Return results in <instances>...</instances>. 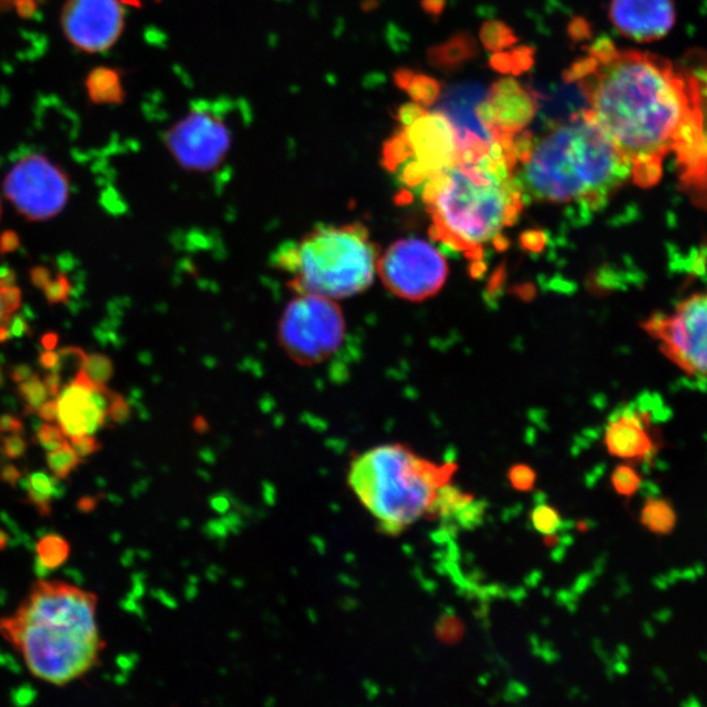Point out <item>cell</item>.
I'll list each match as a JSON object with an SVG mask.
<instances>
[{"label": "cell", "mask_w": 707, "mask_h": 707, "mask_svg": "<svg viewBox=\"0 0 707 707\" xmlns=\"http://www.w3.org/2000/svg\"><path fill=\"white\" fill-rule=\"evenodd\" d=\"M62 28L67 40L87 53L112 48L125 28L120 0H66Z\"/></svg>", "instance_id": "7c38bea8"}, {"label": "cell", "mask_w": 707, "mask_h": 707, "mask_svg": "<svg viewBox=\"0 0 707 707\" xmlns=\"http://www.w3.org/2000/svg\"><path fill=\"white\" fill-rule=\"evenodd\" d=\"M604 444L609 455L628 463H645L659 452V435L649 414L634 408L613 414L605 427Z\"/></svg>", "instance_id": "9a60e30c"}, {"label": "cell", "mask_w": 707, "mask_h": 707, "mask_svg": "<svg viewBox=\"0 0 707 707\" xmlns=\"http://www.w3.org/2000/svg\"><path fill=\"white\" fill-rule=\"evenodd\" d=\"M21 304V292L15 285L0 282V329L8 327Z\"/></svg>", "instance_id": "f546056e"}, {"label": "cell", "mask_w": 707, "mask_h": 707, "mask_svg": "<svg viewBox=\"0 0 707 707\" xmlns=\"http://www.w3.org/2000/svg\"><path fill=\"white\" fill-rule=\"evenodd\" d=\"M3 2H11V0H3ZM12 2H16L20 6V4H21V2H23V0H12Z\"/></svg>", "instance_id": "db71d44e"}, {"label": "cell", "mask_w": 707, "mask_h": 707, "mask_svg": "<svg viewBox=\"0 0 707 707\" xmlns=\"http://www.w3.org/2000/svg\"><path fill=\"white\" fill-rule=\"evenodd\" d=\"M88 95L97 104H121L125 99L121 76L109 67L92 71L87 79Z\"/></svg>", "instance_id": "ffe728a7"}, {"label": "cell", "mask_w": 707, "mask_h": 707, "mask_svg": "<svg viewBox=\"0 0 707 707\" xmlns=\"http://www.w3.org/2000/svg\"><path fill=\"white\" fill-rule=\"evenodd\" d=\"M28 450V443L21 434H10L4 436L2 440V454L7 459H20Z\"/></svg>", "instance_id": "e575fe53"}, {"label": "cell", "mask_w": 707, "mask_h": 707, "mask_svg": "<svg viewBox=\"0 0 707 707\" xmlns=\"http://www.w3.org/2000/svg\"><path fill=\"white\" fill-rule=\"evenodd\" d=\"M32 283L37 287V289L44 290L46 286L52 281V274H50L49 269L45 266H38L31 272Z\"/></svg>", "instance_id": "ee69618b"}, {"label": "cell", "mask_w": 707, "mask_h": 707, "mask_svg": "<svg viewBox=\"0 0 707 707\" xmlns=\"http://www.w3.org/2000/svg\"><path fill=\"white\" fill-rule=\"evenodd\" d=\"M33 375L32 368L27 366V364H19V366L14 367L11 372V378L15 383H23V381L31 378Z\"/></svg>", "instance_id": "c3c4849f"}, {"label": "cell", "mask_w": 707, "mask_h": 707, "mask_svg": "<svg viewBox=\"0 0 707 707\" xmlns=\"http://www.w3.org/2000/svg\"><path fill=\"white\" fill-rule=\"evenodd\" d=\"M36 413L38 414V417H40L41 419H44L45 422L57 421V416H58L57 399H55V397H52V399L46 400L44 402V404L38 406Z\"/></svg>", "instance_id": "60d3db41"}, {"label": "cell", "mask_w": 707, "mask_h": 707, "mask_svg": "<svg viewBox=\"0 0 707 707\" xmlns=\"http://www.w3.org/2000/svg\"><path fill=\"white\" fill-rule=\"evenodd\" d=\"M44 383L50 397H57L59 392H61V376H59L57 372H50L44 379Z\"/></svg>", "instance_id": "bcb514c9"}, {"label": "cell", "mask_w": 707, "mask_h": 707, "mask_svg": "<svg viewBox=\"0 0 707 707\" xmlns=\"http://www.w3.org/2000/svg\"><path fill=\"white\" fill-rule=\"evenodd\" d=\"M569 31L571 36L581 40V38H586L590 35V28H588L587 21L584 19H575L573 23L570 24Z\"/></svg>", "instance_id": "7dc6e473"}, {"label": "cell", "mask_w": 707, "mask_h": 707, "mask_svg": "<svg viewBox=\"0 0 707 707\" xmlns=\"http://www.w3.org/2000/svg\"><path fill=\"white\" fill-rule=\"evenodd\" d=\"M481 42L485 49L498 53L512 48L518 41L514 31L508 25L499 20L486 21L481 28Z\"/></svg>", "instance_id": "cb8c5ba5"}, {"label": "cell", "mask_w": 707, "mask_h": 707, "mask_svg": "<svg viewBox=\"0 0 707 707\" xmlns=\"http://www.w3.org/2000/svg\"><path fill=\"white\" fill-rule=\"evenodd\" d=\"M490 63L499 73L519 75L532 69L535 50L528 46H519L512 48L511 52H498L493 55Z\"/></svg>", "instance_id": "603a6c76"}, {"label": "cell", "mask_w": 707, "mask_h": 707, "mask_svg": "<svg viewBox=\"0 0 707 707\" xmlns=\"http://www.w3.org/2000/svg\"><path fill=\"white\" fill-rule=\"evenodd\" d=\"M58 481V478L49 476V474H46L45 472H36L28 477L27 488L36 490L38 493L50 495V497L54 498V495L57 493L58 489Z\"/></svg>", "instance_id": "836d02e7"}, {"label": "cell", "mask_w": 707, "mask_h": 707, "mask_svg": "<svg viewBox=\"0 0 707 707\" xmlns=\"http://www.w3.org/2000/svg\"><path fill=\"white\" fill-rule=\"evenodd\" d=\"M426 112V108H423L422 105L417 103L405 104L397 110V120L400 121L402 127H406L412 125L413 122H416L418 118L422 117Z\"/></svg>", "instance_id": "74e56055"}, {"label": "cell", "mask_w": 707, "mask_h": 707, "mask_svg": "<svg viewBox=\"0 0 707 707\" xmlns=\"http://www.w3.org/2000/svg\"><path fill=\"white\" fill-rule=\"evenodd\" d=\"M21 477H23V474H21L19 469L14 467V465H4V467L0 469V480L7 482L8 485H18Z\"/></svg>", "instance_id": "f6af8a7d"}, {"label": "cell", "mask_w": 707, "mask_h": 707, "mask_svg": "<svg viewBox=\"0 0 707 707\" xmlns=\"http://www.w3.org/2000/svg\"><path fill=\"white\" fill-rule=\"evenodd\" d=\"M36 442L38 446L50 452L62 447L69 440H67V436L63 433L61 426H55L53 422H45L37 429Z\"/></svg>", "instance_id": "4dcf8cb0"}, {"label": "cell", "mask_w": 707, "mask_h": 707, "mask_svg": "<svg viewBox=\"0 0 707 707\" xmlns=\"http://www.w3.org/2000/svg\"><path fill=\"white\" fill-rule=\"evenodd\" d=\"M21 431H23V423L19 418L8 414L0 417V434H21Z\"/></svg>", "instance_id": "7bdbcfd3"}, {"label": "cell", "mask_w": 707, "mask_h": 707, "mask_svg": "<svg viewBox=\"0 0 707 707\" xmlns=\"http://www.w3.org/2000/svg\"><path fill=\"white\" fill-rule=\"evenodd\" d=\"M676 12L672 0H611L609 20L622 36L638 42L670 33Z\"/></svg>", "instance_id": "2e32d148"}, {"label": "cell", "mask_w": 707, "mask_h": 707, "mask_svg": "<svg viewBox=\"0 0 707 707\" xmlns=\"http://www.w3.org/2000/svg\"><path fill=\"white\" fill-rule=\"evenodd\" d=\"M642 526L655 535H670L677 523L675 507L666 498H647L641 510Z\"/></svg>", "instance_id": "44dd1931"}, {"label": "cell", "mask_w": 707, "mask_h": 707, "mask_svg": "<svg viewBox=\"0 0 707 707\" xmlns=\"http://www.w3.org/2000/svg\"><path fill=\"white\" fill-rule=\"evenodd\" d=\"M44 291L49 303L57 304L65 302L71 292L69 279H67L65 275L59 274L57 279L50 281Z\"/></svg>", "instance_id": "d6a6232c"}, {"label": "cell", "mask_w": 707, "mask_h": 707, "mask_svg": "<svg viewBox=\"0 0 707 707\" xmlns=\"http://www.w3.org/2000/svg\"><path fill=\"white\" fill-rule=\"evenodd\" d=\"M40 361L42 367L46 368V370L54 371V368L59 363V355L54 353V350H46L45 353L41 354Z\"/></svg>", "instance_id": "f907efd6"}, {"label": "cell", "mask_w": 707, "mask_h": 707, "mask_svg": "<svg viewBox=\"0 0 707 707\" xmlns=\"http://www.w3.org/2000/svg\"><path fill=\"white\" fill-rule=\"evenodd\" d=\"M0 384H2V370H0Z\"/></svg>", "instance_id": "11a10c76"}, {"label": "cell", "mask_w": 707, "mask_h": 707, "mask_svg": "<svg viewBox=\"0 0 707 707\" xmlns=\"http://www.w3.org/2000/svg\"><path fill=\"white\" fill-rule=\"evenodd\" d=\"M82 461L83 460L76 455L70 442L63 444V446L57 448V450L48 452V455H46V464H48L49 471L52 472L53 476L58 478L59 481L67 480Z\"/></svg>", "instance_id": "d4e9b609"}, {"label": "cell", "mask_w": 707, "mask_h": 707, "mask_svg": "<svg viewBox=\"0 0 707 707\" xmlns=\"http://www.w3.org/2000/svg\"><path fill=\"white\" fill-rule=\"evenodd\" d=\"M531 520L536 531L545 536L554 535L562 526V519L556 508L545 503L533 508Z\"/></svg>", "instance_id": "f1b7e54d"}, {"label": "cell", "mask_w": 707, "mask_h": 707, "mask_svg": "<svg viewBox=\"0 0 707 707\" xmlns=\"http://www.w3.org/2000/svg\"><path fill=\"white\" fill-rule=\"evenodd\" d=\"M540 96L524 88L518 80H498L488 96L478 104L476 114L495 142L515 137L531 124L539 110Z\"/></svg>", "instance_id": "4fadbf2b"}, {"label": "cell", "mask_w": 707, "mask_h": 707, "mask_svg": "<svg viewBox=\"0 0 707 707\" xmlns=\"http://www.w3.org/2000/svg\"><path fill=\"white\" fill-rule=\"evenodd\" d=\"M70 553L69 541L58 535H48L38 541L37 563L48 571L58 569L69 560Z\"/></svg>", "instance_id": "7402d4cb"}, {"label": "cell", "mask_w": 707, "mask_h": 707, "mask_svg": "<svg viewBox=\"0 0 707 707\" xmlns=\"http://www.w3.org/2000/svg\"><path fill=\"white\" fill-rule=\"evenodd\" d=\"M3 188L16 210L35 222L57 217L65 209L70 194L65 173L37 154L21 159L8 173Z\"/></svg>", "instance_id": "30bf717a"}, {"label": "cell", "mask_w": 707, "mask_h": 707, "mask_svg": "<svg viewBox=\"0 0 707 707\" xmlns=\"http://www.w3.org/2000/svg\"><path fill=\"white\" fill-rule=\"evenodd\" d=\"M444 6H446V0H422V7L430 15L439 16L442 14Z\"/></svg>", "instance_id": "681fc988"}, {"label": "cell", "mask_w": 707, "mask_h": 707, "mask_svg": "<svg viewBox=\"0 0 707 707\" xmlns=\"http://www.w3.org/2000/svg\"><path fill=\"white\" fill-rule=\"evenodd\" d=\"M456 465H436L401 444H385L357 457L349 485L388 535H399L422 516H431L436 498L450 484Z\"/></svg>", "instance_id": "8992f818"}, {"label": "cell", "mask_w": 707, "mask_h": 707, "mask_svg": "<svg viewBox=\"0 0 707 707\" xmlns=\"http://www.w3.org/2000/svg\"><path fill=\"white\" fill-rule=\"evenodd\" d=\"M380 252L362 223L323 224L273 253L294 294L353 298L374 283Z\"/></svg>", "instance_id": "5b68a950"}, {"label": "cell", "mask_w": 707, "mask_h": 707, "mask_svg": "<svg viewBox=\"0 0 707 707\" xmlns=\"http://www.w3.org/2000/svg\"><path fill=\"white\" fill-rule=\"evenodd\" d=\"M70 444L74 448L76 455L82 460L96 454L103 448L96 436L93 435L75 436V438H71Z\"/></svg>", "instance_id": "d590c367"}, {"label": "cell", "mask_w": 707, "mask_h": 707, "mask_svg": "<svg viewBox=\"0 0 707 707\" xmlns=\"http://www.w3.org/2000/svg\"><path fill=\"white\" fill-rule=\"evenodd\" d=\"M58 344V336L55 333H48L42 337V346L45 350H54V347Z\"/></svg>", "instance_id": "816d5d0a"}, {"label": "cell", "mask_w": 707, "mask_h": 707, "mask_svg": "<svg viewBox=\"0 0 707 707\" xmlns=\"http://www.w3.org/2000/svg\"><path fill=\"white\" fill-rule=\"evenodd\" d=\"M515 177L526 203L573 206L594 213L632 180V168L583 109L535 138Z\"/></svg>", "instance_id": "3957f363"}, {"label": "cell", "mask_w": 707, "mask_h": 707, "mask_svg": "<svg viewBox=\"0 0 707 707\" xmlns=\"http://www.w3.org/2000/svg\"><path fill=\"white\" fill-rule=\"evenodd\" d=\"M278 342L300 366H319L344 346L347 323L337 300L295 294L278 323Z\"/></svg>", "instance_id": "52a82bcc"}, {"label": "cell", "mask_w": 707, "mask_h": 707, "mask_svg": "<svg viewBox=\"0 0 707 707\" xmlns=\"http://www.w3.org/2000/svg\"><path fill=\"white\" fill-rule=\"evenodd\" d=\"M96 609L92 592L38 581L14 616L0 618V637L19 651L33 676L65 687L100 663L104 642Z\"/></svg>", "instance_id": "277c9868"}, {"label": "cell", "mask_w": 707, "mask_h": 707, "mask_svg": "<svg viewBox=\"0 0 707 707\" xmlns=\"http://www.w3.org/2000/svg\"><path fill=\"white\" fill-rule=\"evenodd\" d=\"M164 143L182 169L207 173L220 167L230 154L232 135L222 118L196 109L165 131Z\"/></svg>", "instance_id": "8fae6325"}, {"label": "cell", "mask_w": 707, "mask_h": 707, "mask_svg": "<svg viewBox=\"0 0 707 707\" xmlns=\"http://www.w3.org/2000/svg\"><path fill=\"white\" fill-rule=\"evenodd\" d=\"M19 392L21 399L25 402L27 413H36L38 406L44 404L50 397L44 381L37 375H32L23 383H19Z\"/></svg>", "instance_id": "4316f807"}, {"label": "cell", "mask_w": 707, "mask_h": 707, "mask_svg": "<svg viewBox=\"0 0 707 707\" xmlns=\"http://www.w3.org/2000/svg\"><path fill=\"white\" fill-rule=\"evenodd\" d=\"M20 247V239L14 231H6L0 235V253L8 254L15 252Z\"/></svg>", "instance_id": "b9f144b4"}, {"label": "cell", "mask_w": 707, "mask_h": 707, "mask_svg": "<svg viewBox=\"0 0 707 707\" xmlns=\"http://www.w3.org/2000/svg\"><path fill=\"white\" fill-rule=\"evenodd\" d=\"M112 396L107 385L92 383L80 370L57 396V421L67 438L95 435L107 425Z\"/></svg>", "instance_id": "5bb4252c"}, {"label": "cell", "mask_w": 707, "mask_h": 707, "mask_svg": "<svg viewBox=\"0 0 707 707\" xmlns=\"http://www.w3.org/2000/svg\"><path fill=\"white\" fill-rule=\"evenodd\" d=\"M87 378L97 385H107L113 375L112 362L101 354L86 355L80 368Z\"/></svg>", "instance_id": "83f0119b"}, {"label": "cell", "mask_w": 707, "mask_h": 707, "mask_svg": "<svg viewBox=\"0 0 707 707\" xmlns=\"http://www.w3.org/2000/svg\"><path fill=\"white\" fill-rule=\"evenodd\" d=\"M641 327L673 366L707 378V290L693 292L671 311L654 312Z\"/></svg>", "instance_id": "ba28073f"}, {"label": "cell", "mask_w": 707, "mask_h": 707, "mask_svg": "<svg viewBox=\"0 0 707 707\" xmlns=\"http://www.w3.org/2000/svg\"><path fill=\"white\" fill-rule=\"evenodd\" d=\"M518 163L514 148L495 142L477 162L430 173L414 194L430 214L435 239L473 258L514 226L526 205Z\"/></svg>", "instance_id": "7a4b0ae2"}, {"label": "cell", "mask_w": 707, "mask_h": 707, "mask_svg": "<svg viewBox=\"0 0 707 707\" xmlns=\"http://www.w3.org/2000/svg\"><path fill=\"white\" fill-rule=\"evenodd\" d=\"M438 633L443 641L454 642L457 638H460V622L455 621L451 617L443 618L442 622H440Z\"/></svg>", "instance_id": "ab89813d"}, {"label": "cell", "mask_w": 707, "mask_h": 707, "mask_svg": "<svg viewBox=\"0 0 707 707\" xmlns=\"http://www.w3.org/2000/svg\"><path fill=\"white\" fill-rule=\"evenodd\" d=\"M611 482L618 495L630 498L641 489L642 477L633 465L622 464L613 471Z\"/></svg>", "instance_id": "484cf974"}, {"label": "cell", "mask_w": 707, "mask_h": 707, "mask_svg": "<svg viewBox=\"0 0 707 707\" xmlns=\"http://www.w3.org/2000/svg\"><path fill=\"white\" fill-rule=\"evenodd\" d=\"M488 96L484 86L477 83H463L440 93L435 112L444 114L454 125L459 137L471 133L494 143L488 130L478 120L476 109Z\"/></svg>", "instance_id": "e0dca14e"}, {"label": "cell", "mask_w": 707, "mask_h": 707, "mask_svg": "<svg viewBox=\"0 0 707 707\" xmlns=\"http://www.w3.org/2000/svg\"><path fill=\"white\" fill-rule=\"evenodd\" d=\"M396 86L408 93L410 99L423 108L435 105L442 93V86L438 80L430 76L414 73L412 70L399 69L393 75Z\"/></svg>", "instance_id": "d6986e66"}, {"label": "cell", "mask_w": 707, "mask_h": 707, "mask_svg": "<svg viewBox=\"0 0 707 707\" xmlns=\"http://www.w3.org/2000/svg\"><path fill=\"white\" fill-rule=\"evenodd\" d=\"M129 414V405H127L124 397L113 393L109 405V418L112 419L113 422L122 423L126 421Z\"/></svg>", "instance_id": "f35d334b"}, {"label": "cell", "mask_w": 707, "mask_h": 707, "mask_svg": "<svg viewBox=\"0 0 707 707\" xmlns=\"http://www.w3.org/2000/svg\"><path fill=\"white\" fill-rule=\"evenodd\" d=\"M587 112L611 138L641 188L658 184L664 162L696 145L705 126V78L676 70L658 55L618 49L600 37L565 71Z\"/></svg>", "instance_id": "6da1fadb"}, {"label": "cell", "mask_w": 707, "mask_h": 707, "mask_svg": "<svg viewBox=\"0 0 707 707\" xmlns=\"http://www.w3.org/2000/svg\"><path fill=\"white\" fill-rule=\"evenodd\" d=\"M378 277L397 298L421 302L442 289L448 278V264L429 241L405 237L380 253Z\"/></svg>", "instance_id": "9c48e42d"}, {"label": "cell", "mask_w": 707, "mask_h": 707, "mask_svg": "<svg viewBox=\"0 0 707 707\" xmlns=\"http://www.w3.org/2000/svg\"><path fill=\"white\" fill-rule=\"evenodd\" d=\"M25 489H27L28 501L31 502V505L36 508L38 514H40L41 516H49L50 514H52L53 497H50V495L38 493V491L33 490L31 488Z\"/></svg>", "instance_id": "8d00e7d4"}, {"label": "cell", "mask_w": 707, "mask_h": 707, "mask_svg": "<svg viewBox=\"0 0 707 707\" xmlns=\"http://www.w3.org/2000/svg\"><path fill=\"white\" fill-rule=\"evenodd\" d=\"M508 480H510L512 488L519 491H529L536 484V473L528 465H515L508 472Z\"/></svg>", "instance_id": "1f68e13d"}, {"label": "cell", "mask_w": 707, "mask_h": 707, "mask_svg": "<svg viewBox=\"0 0 707 707\" xmlns=\"http://www.w3.org/2000/svg\"><path fill=\"white\" fill-rule=\"evenodd\" d=\"M478 46L476 40L469 33L461 32L448 38L434 48H430L427 58L434 69L452 73L476 57Z\"/></svg>", "instance_id": "ac0fdd59"}, {"label": "cell", "mask_w": 707, "mask_h": 707, "mask_svg": "<svg viewBox=\"0 0 707 707\" xmlns=\"http://www.w3.org/2000/svg\"><path fill=\"white\" fill-rule=\"evenodd\" d=\"M8 544H10V537H8L7 533L4 532L3 529H0V550L6 549Z\"/></svg>", "instance_id": "f5cc1de1"}]
</instances>
